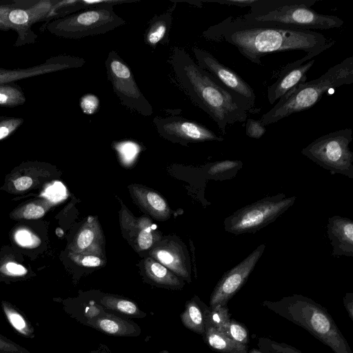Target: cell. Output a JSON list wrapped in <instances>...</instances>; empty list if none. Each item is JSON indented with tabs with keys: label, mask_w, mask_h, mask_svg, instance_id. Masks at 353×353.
<instances>
[{
	"label": "cell",
	"mask_w": 353,
	"mask_h": 353,
	"mask_svg": "<svg viewBox=\"0 0 353 353\" xmlns=\"http://www.w3.org/2000/svg\"><path fill=\"white\" fill-rule=\"evenodd\" d=\"M0 353H32L0 333Z\"/></svg>",
	"instance_id": "obj_38"
},
{
	"label": "cell",
	"mask_w": 353,
	"mask_h": 353,
	"mask_svg": "<svg viewBox=\"0 0 353 353\" xmlns=\"http://www.w3.org/2000/svg\"><path fill=\"white\" fill-rule=\"evenodd\" d=\"M79 106L84 114L92 115L98 111L99 98L93 94H85L80 99Z\"/></svg>",
	"instance_id": "obj_36"
},
{
	"label": "cell",
	"mask_w": 353,
	"mask_h": 353,
	"mask_svg": "<svg viewBox=\"0 0 353 353\" xmlns=\"http://www.w3.org/2000/svg\"><path fill=\"white\" fill-rule=\"evenodd\" d=\"M52 170L51 165L45 162H23L6 178L5 190L20 194L37 188L49 180Z\"/></svg>",
	"instance_id": "obj_15"
},
{
	"label": "cell",
	"mask_w": 353,
	"mask_h": 353,
	"mask_svg": "<svg viewBox=\"0 0 353 353\" xmlns=\"http://www.w3.org/2000/svg\"><path fill=\"white\" fill-rule=\"evenodd\" d=\"M168 62L174 85L213 119L223 134L228 125L244 122L250 113L260 110L219 83L183 48L174 47Z\"/></svg>",
	"instance_id": "obj_2"
},
{
	"label": "cell",
	"mask_w": 353,
	"mask_h": 353,
	"mask_svg": "<svg viewBox=\"0 0 353 353\" xmlns=\"http://www.w3.org/2000/svg\"><path fill=\"white\" fill-rule=\"evenodd\" d=\"M1 307L7 321L17 333L28 339L35 336L34 326L17 307L7 301H1Z\"/></svg>",
	"instance_id": "obj_28"
},
{
	"label": "cell",
	"mask_w": 353,
	"mask_h": 353,
	"mask_svg": "<svg viewBox=\"0 0 353 353\" xmlns=\"http://www.w3.org/2000/svg\"><path fill=\"white\" fill-rule=\"evenodd\" d=\"M319 0H301L300 3L284 6L261 14L248 13L240 16L243 20L294 30H327L339 28L343 21L334 15L319 14L310 8Z\"/></svg>",
	"instance_id": "obj_7"
},
{
	"label": "cell",
	"mask_w": 353,
	"mask_h": 353,
	"mask_svg": "<svg viewBox=\"0 0 353 353\" xmlns=\"http://www.w3.org/2000/svg\"><path fill=\"white\" fill-rule=\"evenodd\" d=\"M154 259L165 266L177 276L188 282L190 273L181 248L172 241H166L155 246L150 252Z\"/></svg>",
	"instance_id": "obj_21"
},
{
	"label": "cell",
	"mask_w": 353,
	"mask_h": 353,
	"mask_svg": "<svg viewBox=\"0 0 353 353\" xmlns=\"http://www.w3.org/2000/svg\"><path fill=\"white\" fill-rule=\"evenodd\" d=\"M245 124V134L252 139H260L266 132L265 125L259 119H247Z\"/></svg>",
	"instance_id": "obj_37"
},
{
	"label": "cell",
	"mask_w": 353,
	"mask_h": 353,
	"mask_svg": "<svg viewBox=\"0 0 353 353\" xmlns=\"http://www.w3.org/2000/svg\"><path fill=\"white\" fill-rule=\"evenodd\" d=\"M226 336L232 341L248 345L249 343V334L246 328L234 319H231L227 329Z\"/></svg>",
	"instance_id": "obj_34"
},
{
	"label": "cell",
	"mask_w": 353,
	"mask_h": 353,
	"mask_svg": "<svg viewBox=\"0 0 353 353\" xmlns=\"http://www.w3.org/2000/svg\"><path fill=\"white\" fill-rule=\"evenodd\" d=\"M50 207V202L45 199L34 200L14 209L10 217L13 219H38L44 216Z\"/></svg>",
	"instance_id": "obj_29"
},
{
	"label": "cell",
	"mask_w": 353,
	"mask_h": 353,
	"mask_svg": "<svg viewBox=\"0 0 353 353\" xmlns=\"http://www.w3.org/2000/svg\"><path fill=\"white\" fill-rule=\"evenodd\" d=\"M120 223L122 230L133 239L139 250H148L160 238L156 226L150 219L144 216L134 218L123 205L120 211Z\"/></svg>",
	"instance_id": "obj_17"
},
{
	"label": "cell",
	"mask_w": 353,
	"mask_h": 353,
	"mask_svg": "<svg viewBox=\"0 0 353 353\" xmlns=\"http://www.w3.org/2000/svg\"><path fill=\"white\" fill-rule=\"evenodd\" d=\"M144 271L147 278L159 286L172 289H181L184 283L175 274L165 266L149 257L144 261Z\"/></svg>",
	"instance_id": "obj_25"
},
{
	"label": "cell",
	"mask_w": 353,
	"mask_h": 353,
	"mask_svg": "<svg viewBox=\"0 0 353 353\" xmlns=\"http://www.w3.org/2000/svg\"><path fill=\"white\" fill-rule=\"evenodd\" d=\"M105 66L108 79L121 103L142 116H151L152 105L139 88L131 69L116 50L109 52Z\"/></svg>",
	"instance_id": "obj_10"
},
{
	"label": "cell",
	"mask_w": 353,
	"mask_h": 353,
	"mask_svg": "<svg viewBox=\"0 0 353 353\" xmlns=\"http://www.w3.org/2000/svg\"><path fill=\"white\" fill-rule=\"evenodd\" d=\"M16 241L23 246H28L33 243L34 236L26 230H21L15 234Z\"/></svg>",
	"instance_id": "obj_42"
},
{
	"label": "cell",
	"mask_w": 353,
	"mask_h": 353,
	"mask_svg": "<svg viewBox=\"0 0 353 353\" xmlns=\"http://www.w3.org/2000/svg\"><path fill=\"white\" fill-rule=\"evenodd\" d=\"M88 8L86 1L79 0H0V30L16 32L15 47L32 44L38 38L34 24H46Z\"/></svg>",
	"instance_id": "obj_3"
},
{
	"label": "cell",
	"mask_w": 353,
	"mask_h": 353,
	"mask_svg": "<svg viewBox=\"0 0 353 353\" xmlns=\"http://www.w3.org/2000/svg\"><path fill=\"white\" fill-rule=\"evenodd\" d=\"M205 321L216 330L226 336L227 329L230 321L227 305H218L214 308L206 307L205 310Z\"/></svg>",
	"instance_id": "obj_32"
},
{
	"label": "cell",
	"mask_w": 353,
	"mask_h": 353,
	"mask_svg": "<svg viewBox=\"0 0 353 353\" xmlns=\"http://www.w3.org/2000/svg\"><path fill=\"white\" fill-rule=\"evenodd\" d=\"M249 353H263V352H261V351L257 350L256 349H252L251 350H250Z\"/></svg>",
	"instance_id": "obj_45"
},
{
	"label": "cell",
	"mask_w": 353,
	"mask_h": 353,
	"mask_svg": "<svg viewBox=\"0 0 353 353\" xmlns=\"http://www.w3.org/2000/svg\"><path fill=\"white\" fill-rule=\"evenodd\" d=\"M327 234L334 257L353 256V221L349 218L335 215L330 217Z\"/></svg>",
	"instance_id": "obj_18"
},
{
	"label": "cell",
	"mask_w": 353,
	"mask_h": 353,
	"mask_svg": "<svg viewBox=\"0 0 353 353\" xmlns=\"http://www.w3.org/2000/svg\"><path fill=\"white\" fill-rule=\"evenodd\" d=\"M103 235L98 219L90 216L70 245V252L103 256Z\"/></svg>",
	"instance_id": "obj_20"
},
{
	"label": "cell",
	"mask_w": 353,
	"mask_h": 353,
	"mask_svg": "<svg viewBox=\"0 0 353 353\" xmlns=\"http://www.w3.org/2000/svg\"><path fill=\"white\" fill-rule=\"evenodd\" d=\"M85 325L114 336L136 337L141 333L135 322L107 311L89 320Z\"/></svg>",
	"instance_id": "obj_19"
},
{
	"label": "cell",
	"mask_w": 353,
	"mask_h": 353,
	"mask_svg": "<svg viewBox=\"0 0 353 353\" xmlns=\"http://www.w3.org/2000/svg\"><path fill=\"white\" fill-rule=\"evenodd\" d=\"M85 63V60L82 57L69 54H59L50 57L41 64L26 68L6 69L0 68V84L16 82L19 80L67 69L81 68Z\"/></svg>",
	"instance_id": "obj_14"
},
{
	"label": "cell",
	"mask_w": 353,
	"mask_h": 353,
	"mask_svg": "<svg viewBox=\"0 0 353 353\" xmlns=\"http://www.w3.org/2000/svg\"><path fill=\"white\" fill-rule=\"evenodd\" d=\"M243 167L239 160H223L210 164L207 172L216 180H225L234 177Z\"/></svg>",
	"instance_id": "obj_31"
},
{
	"label": "cell",
	"mask_w": 353,
	"mask_h": 353,
	"mask_svg": "<svg viewBox=\"0 0 353 353\" xmlns=\"http://www.w3.org/2000/svg\"><path fill=\"white\" fill-rule=\"evenodd\" d=\"M69 256L74 263L82 267L97 268L105 263L103 256L72 252H70Z\"/></svg>",
	"instance_id": "obj_35"
},
{
	"label": "cell",
	"mask_w": 353,
	"mask_h": 353,
	"mask_svg": "<svg viewBox=\"0 0 353 353\" xmlns=\"http://www.w3.org/2000/svg\"><path fill=\"white\" fill-rule=\"evenodd\" d=\"M176 7V4L174 3L163 13L155 15L150 19L143 34V40L147 46L155 49L159 45L169 43L170 30Z\"/></svg>",
	"instance_id": "obj_22"
},
{
	"label": "cell",
	"mask_w": 353,
	"mask_h": 353,
	"mask_svg": "<svg viewBox=\"0 0 353 353\" xmlns=\"http://www.w3.org/2000/svg\"><path fill=\"white\" fill-rule=\"evenodd\" d=\"M352 296L353 295L352 293H347L344 298L345 306L349 313V315H350L351 319H352V304H353Z\"/></svg>",
	"instance_id": "obj_43"
},
{
	"label": "cell",
	"mask_w": 353,
	"mask_h": 353,
	"mask_svg": "<svg viewBox=\"0 0 353 353\" xmlns=\"http://www.w3.org/2000/svg\"><path fill=\"white\" fill-rule=\"evenodd\" d=\"M137 203L156 219L166 220L170 209L165 199L152 190L138 185L129 186Z\"/></svg>",
	"instance_id": "obj_23"
},
{
	"label": "cell",
	"mask_w": 353,
	"mask_h": 353,
	"mask_svg": "<svg viewBox=\"0 0 353 353\" xmlns=\"http://www.w3.org/2000/svg\"><path fill=\"white\" fill-rule=\"evenodd\" d=\"M265 249V244L258 245L239 264L223 274L211 294L210 308L227 305L228 301L246 282Z\"/></svg>",
	"instance_id": "obj_12"
},
{
	"label": "cell",
	"mask_w": 353,
	"mask_h": 353,
	"mask_svg": "<svg viewBox=\"0 0 353 353\" xmlns=\"http://www.w3.org/2000/svg\"><path fill=\"white\" fill-rule=\"evenodd\" d=\"M206 307L207 305L196 296L188 301L183 311L180 314V319L183 326L202 336L205 332Z\"/></svg>",
	"instance_id": "obj_26"
},
{
	"label": "cell",
	"mask_w": 353,
	"mask_h": 353,
	"mask_svg": "<svg viewBox=\"0 0 353 353\" xmlns=\"http://www.w3.org/2000/svg\"><path fill=\"white\" fill-rule=\"evenodd\" d=\"M21 117L0 115V141L12 135L23 123Z\"/></svg>",
	"instance_id": "obj_33"
},
{
	"label": "cell",
	"mask_w": 353,
	"mask_h": 353,
	"mask_svg": "<svg viewBox=\"0 0 353 353\" xmlns=\"http://www.w3.org/2000/svg\"><path fill=\"white\" fill-rule=\"evenodd\" d=\"M95 300L107 312L123 317L142 319L147 316V313L141 310L135 302L125 297L102 294Z\"/></svg>",
	"instance_id": "obj_24"
},
{
	"label": "cell",
	"mask_w": 353,
	"mask_h": 353,
	"mask_svg": "<svg viewBox=\"0 0 353 353\" xmlns=\"http://www.w3.org/2000/svg\"><path fill=\"white\" fill-rule=\"evenodd\" d=\"M323 50L307 54L304 57L288 64L280 72L277 80L268 87V99L273 104L298 85L305 83L306 73L313 65L315 60H310L319 55Z\"/></svg>",
	"instance_id": "obj_16"
},
{
	"label": "cell",
	"mask_w": 353,
	"mask_h": 353,
	"mask_svg": "<svg viewBox=\"0 0 353 353\" xmlns=\"http://www.w3.org/2000/svg\"><path fill=\"white\" fill-rule=\"evenodd\" d=\"M159 353H170V352L168 350H163L160 351Z\"/></svg>",
	"instance_id": "obj_46"
},
{
	"label": "cell",
	"mask_w": 353,
	"mask_h": 353,
	"mask_svg": "<svg viewBox=\"0 0 353 353\" xmlns=\"http://www.w3.org/2000/svg\"><path fill=\"white\" fill-rule=\"evenodd\" d=\"M153 124L162 137L173 142L186 144L223 140L205 125L181 117H156Z\"/></svg>",
	"instance_id": "obj_11"
},
{
	"label": "cell",
	"mask_w": 353,
	"mask_h": 353,
	"mask_svg": "<svg viewBox=\"0 0 353 353\" xmlns=\"http://www.w3.org/2000/svg\"><path fill=\"white\" fill-rule=\"evenodd\" d=\"M353 83V57L330 67L318 79L302 83L284 96L260 120L265 125L314 106L328 90Z\"/></svg>",
	"instance_id": "obj_5"
},
{
	"label": "cell",
	"mask_w": 353,
	"mask_h": 353,
	"mask_svg": "<svg viewBox=\"0 0 353 353\" xmlns=\"http://www.w3.org/2000/svg\"><path fill=\"white\" fill-rule=\"evenodd\" d=\"M296 199V196H286L283 193L264 197L227 216L224 229L235 235L255 233L274 222L292 206Z\"/></svg>",
	"instance_id": "obj_8"
},
{
	"label": "cell",
	"mask_w": 353,
	"mask_h": 353,
	"mask_svg": "<svg viewBox=\"0 0 353 353\" xmlns=\"http://www.w3.org/2000/svg\"><path fill=\"white\" fill-rule=\"evenodd\" d=\"M352 140L351 128L337 130L315 139L301 153L332 174L353 179V152L349 148Z\"/></svg>",
	"instance_id": "obj_9"
},
{
	"label": "cell",
	"mask_w": 353,
	"mask_h": 353,
	"mask_svg": "<svg viewBox=\"0 0 353 353\" xmlns=\"http://www.w3.org/2000/svg\"><path fill=\"white\" fill-rule=\"evenodd\" d=\"M192 52L196 64L200 68L209 73L221 85L245 99L252 108L256 109L254 90L236 72L221 63L205 50L194 46L192 48Z\"/></svg>",
	"instance_id": "obj_13"
},
{
	"label": "cell",
	"mask_w": 353,
	"mask_h": 353,
	"mask_svg": "<svg viewBox=\"0 0 353 353\" xmlns=\"http://www.w3.org/2000/svg\"><path fill=\"white\" fill-rule=\"evenodd\" d=\"M115 149L123 159L134 158L139 151V145L131 141H126L115 144Z\"/></svg>",
	"instance_id": "obj_39"
},
{
	"label": "cell",
	"mask_w": 353,
	"mask_h": 353,
	"mask_svg": "<svg viewBox=\"0 0 353 353\" xmlns=\"http://www.w3.org/2000/svg\"><path fill=\"white\" fill-rule=\"evenodd\" d=\"M203 36L210 41L229 43L244 57L258 65L261 64V57L269 53L303 50L308 54L325 50L335 43L315 31L249 22L240 16L229 17L210 26Z\"/></svg>",
	"instance_id": "obj_1"
},
{
	"label": "cell",
	"mask_w": 353,
	"mask_h": 353,
	"mask_svg": "<svg viewBox=\"0 0 353 353\" xmlns=\"http://www.w3.org/2000/svg\"><path fill=\"white\" fill-rule=\"evenodd\" d=\"M1 272L7 276L23 277L28 274V270L23 265L14 262H8L1 268Z\"/></svg>",
	"instance_id": "obj_41"
},
{
	"label": "cell",
	"mask_w": 353,
	"mask_h": 353,
	"mask_svg": "<svg viewBox=\"0 0 353 353\" xmlns=\"http://www.w3.org/2000/svg\"><path fill=\"white\" fill-rule=\"evenodd\" d=\"M263 305L305 329L334 353H352L332 316L310 298L293 294L277 301H263Z\"/></svg>",
	"instance_id": "obj_4"
},
{
	"label": "cell",
	"mask_w": 353,
	"mask_h": 353,
	"mask_svg": "<svg viewBox=\"0 0 353 353\" xmlns=\"http://www.w3.org/2000/svg\"><path fill=\"white\" fill-rule=\"evenodd\" d=\"M26 101L25 93L16 82L0 84V107L14 108Z\"/></svg>",
	"instance_id": "obj_30"
},
{
	"label": "cell",
	"mask_w": 353,
	"mask_h": 353,
	"mask_svg": "<svg viewBox=\"0 0 353 353\" xmlns=\"http://www.w3.org/2000/svg\"><path fill=\"white\" fill-rule=\"evenodd\" d=\"M205 343L214 350L221 353H247L248 345L238 343L216 330L205 321L202 335Z\"/></svg>",
	"instance_id": "obj_27"
},
{
	"label": "cell",
	"mask_w": 353,
	"mask_h": 353,
	"mask_svg": "<svg viewBox=\"0 0 353 353\" xmlns=\"http://www.w3.org/2000/svg\"><path fill=\"white\" fill-rule=\"evenodd\" d=\"M88 353H114L112 352L105 345L99 344L96 350L90 351Z\"/></svg>",
	"instance_id": "obj_44"
},
{
	"label": "cell",
	"mask_w": 353,
	"mask_h": 353,
	"mask_svg": "<svg viewBox=\"0 0 353 353\" xmlns=\"http://www.w3.org/2000/svg\"><path fill=\"white\" fill-rule=\"evenodd\" d=\"M263 341L261 342L265 344L266 349L272 353H302L294 347L284 343H278L268 339H263Z\"/></svg>",
	"instance_id": "obj_40"
},
{
	"label": "cell",
	"mask_w": 353,
	"mask_h": 353,
	"mask_svg": "<svg viewBox=\"0 0 353 353\" xmlns=\"http://www.w3.org/2000/svg\"><path fill=\"white\" fill-rule=\"evenodd\" d=\"M124 2L102 1L96 6L48 22L45 28L53 35L71 39L105 34L125 24L113 9L114 4Z\"/></svg>",
	"instance_id": "obj_6"
}]
</instances>
